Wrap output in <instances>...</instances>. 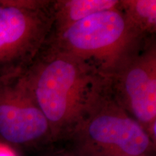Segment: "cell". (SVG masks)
<instances>
[{"mask_svg":"<svg viewBox=\"0 0 156 156\" xmlns=\"http://www.w3.org/2000/svg\"><path fill=\"white\" fill-rule=\"evenodd\" d=\"M51 135L49 124L25 84L23 72L0 77V140L28 145Z\"/></svg>","mask_w":156,"mask_h":156,"instance_id":"6","label":"cell"},{"mask_svg":"<svg viewBox=\"0 0 156 156\" xmlns=\"http://www.w3.org/2000/svg\"><path fill=\"white\" fill-rule=\"evenodd\" d=\"M121 0H58L51 1L52 25L55 36L82 20L101 12L119 7Z\"/></svg>","mask_w":156,"mask_h":156,"instance_id":"7","label":"cell"},{"mask_svg":"<svg viewBox=\"0 0 156 156\" xmlns=\"http://www.w3.org/2000/svg\"><path fill=\"white\" fill-rule=\"evenodd\" d=\"M73 134L99 156H142L152 145L142 126L119 106L108 89Z\"/></svg>","mask_w":156,"mask_h":156,"instance_id":"4","label":"cell"},{"mask_svg":"<svg viewBox=\"0 0 156 156\" xmlns=\"http://www.w3.org/2000/svg\"><path fill=\"white\" fill-rule=\"evenodd\" d=\"M51 1L0 0V77L28 67L51 34Z\"/></svg>","mask_w":156,"mask_h":156,"instance_id":"3","label":"cell"},{"mask_svg":"<svg viewBox=\"0 0 156 156\" xmlns=\"http://www.w3.org/2000/svg\"><path fill=\"white\" fill-rule=\"evenodd\" d=\"M133 26L119 8L82 20L47 42L73 56L108 80L148 37Z\"/></svg>","mask_w":156,"mask_h":156,"instance_id":"2","label":"cell"},{"mask_svg":"<svg viewBox=\"0 0 156 156\" xmlns=\"http://www.w3.org/2000/svg\"><path fill=\"white\" fill-rule=\"evenodd\" d=\"M120 9L128 20L142 34L155 36V0H121Z\"/></svg>","mask_w":156,"mask_h":156,"instance_id":"8","label":"cell"},{"mask_svg":"<svg viewBox=\"0 0 156 156\" xmlns=\"http://www.w3.org/2000/svg\"><path fill=\"white\" fill-rule=\"evenodd\" d=\"M0 156H15V155L9 148L0 144Z\"/></svg>","mask_w":156,"mask_h":156,"instance_id":"9","label":"cell"},{"mask_svg":"<svg viewBox=\"0 0 156 156\" xmlns=\"http://www.w3.org/2000/svg\"><path fill=\"white\" fill-rule=\"evenodd\" d=\"M23 77L51 136L73 133L108 86L93 69L47 41Z\"/></svg>","mask_w":156,"mask_h":156,"instance_id":"1","label":"cell"},{"mask_svg":"<svg viewBox=\"0 0 156 156\" xmlns=\"http://www.w3.org/2000/svg\"><path fill=\"white\" fill-rule=\"evenodd\" d=\"M115 101L148 134L156 123V39L148 37L108 80Z\"/></svg>","mask_w":156,"mask_h":156,"instance_id":"5","label":"cell"}]
</instances>
